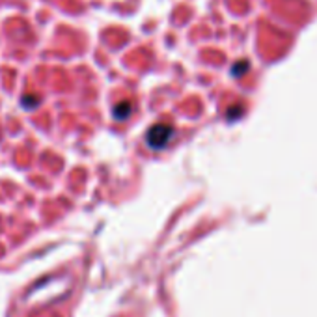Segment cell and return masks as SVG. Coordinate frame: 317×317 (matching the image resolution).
Here are the masks:
<instances>
[{
  "instance_id": "obj_2",
  "label": "cell",
  "mask_w": 317,
  "mask_h": 317,
  "mask_svg": "<svg viewBox=\"0 0 317 317\" xmlns=\"http://www.w3.org/2000/svg\"><path fill=\"white\" fill-rule=\"evenodd\" d=\"M131 110H133V107H131V103H129V101L118 103L116 107H114V116H116L118 119H125V118H129Z\"/></svg>"
},
{
  "instance_id": "obj_1",
  "label": "cell",
  "mask_w": 317,
  "mask_h": 317,
  "mask_svg": "<svg viewBox=\"0 0 317 317\" xmlns=\"http://www.w3.org/2000/svg\"><path fill=\"white\" fill-rule=\"evenodd\" d=\"M172 134H174L172 125H168V123H155L153 127L148 129L146 142H148L151 150H162L172 140Z\"/></svg>"
}]
</instances>
